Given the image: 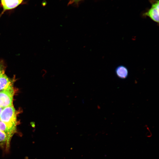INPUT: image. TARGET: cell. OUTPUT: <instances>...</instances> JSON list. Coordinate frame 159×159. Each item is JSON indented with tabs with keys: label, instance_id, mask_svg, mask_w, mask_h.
<instances>
[{
	"label": "cell",
	"instance_id": "cell-1",
	"mask_svg": "<svg viewBox=\"0 0 159 159\" xmlns=\"http://www.w3.org/2000/svg\"><path fill=\"white\" fill-rule=\"evenodd\" d=\"M0 120L9 128L16 131L18 122L16 110L13 105L4 108L0 116Z\"/></svg>",
	"mask_w": 159,
	"mask_h": 159
},
{
	"label": "cell",
	"instance_id": "cell-2",
	"mask_svg": "<svg viewBox=\"0 0 159 159\" xmlns=\"http://www.w3.org/2000/svg\"><path fill=\"white\" fill-rule=\"evenodd\" d=\"M14 88L0 92V106L3 108L13 105Z\"/></svg>",
	"mask_w": 159,
	"mask_h": 159
},
{
	"label": "cell",
	"instance_id": "cell-3",
	"mask_svg": "<svg viewBox=\"0 0 159 159\" xmlns=\"http://www.w3.org/2000/svg\"><path fill=\"white\" fill-rule=\"evenodd\" d=\"M159 1L157 0L152 3L151 8L143 16L149 17L154 21L159 23Z\"/></svg>",
	"mask_w": 159,
	"mask_h": 159
},
{
	"label": "cell",
	"instance_id": "cell-4",
	"mask_svg": "<svg viewBox=\"0 0 159 159\" xmlns=\"http://www.w3.org/2000/svg\"><path fill=\"white\" fill-rule=\"evenodd\" d=\"M23 1V0H1L3 10L0 16L6 11L14 9L18 6Z\"/></svg>",
	"mask_w": 159,
	"mask_h": 159
},
{
	"label": "cell",
	"instance_id": "cell-5",
	"mask_svg": "<svg viewBox=\"0 0 159 159\" xmlns=\"http://www.w3.org/2000/svg\"><path fill=\"white\" fill-rule=\"evenodd\" d=\"M13 81L5 73L0 76V92L13 88Z\"/></svg>",
	"mask_w": 159,
	"mask_h": 159
},
{
	"label": "cell",
	"instance_id": "cell-6",
	"mask_svg": "<svg viewBox=\"0 0 159 159\" xmlns=\"http://www.w3.org/2000/svg\"><path fill=\"white\" fill-rule=\"evenodd\" d=\"M10 139L4 132L0 131V148L8 150L9 148Z\"/></svg>",
	"mask_w": 159,
	"mask_h": 159
},
{
	"label": "cell",
	"instance_id": "cell-7",
	"mask_svg": "<svg viewBox=\"0 0 159 159\" xmlns=\"http://www.w3.org/2000/svg\"><path fill=\"white\" fill-rule=\"evenodd\" d=\"M115 73L117 76L121 79L126 78L128 75V70L127 68L123 65H120L116 67Z\"/></svg>",
	"mask_w": 159,
	"mask_h": 159
},
{
	"label": "cell",
	"instance_id": "cell-8",
	"mask_svg": "<svg viewBox=\"0 0 159 159\" xmlns=\"http://www.w3.org/2000/svg\"><path fill=\"white\" fill-rule=\"evenodd\" d=\"M0 131L6 134L11 139L16 131L12 130L0 120Z\"/></svg>",
	"mask_w": 159,
	"mask_h": 159
},
{
	"label": "cell",
	"instance_id": "cell-9",
	"mask_svg": "<svg viewBox=\"0 0 159 159\" xmlns=\"http://www.w3.org/2000/svg\"><path fill=\"white\" fill-rule=\"evenodd\" d=\"M6 66L3 60L0 59V76L5 73Z\"/></svg>",
	"mask_w": 159,
	"mask_h": 159
},
{
	"label": "cell",
	"instance_id": "cell-10",
	"mask_svg": "<svg viewBox=\"0 0 159 159\" xmlns=\"http://www.w3.org/2000/svg\"><path fill=\"white\" fill-rule=\"evenodd\" d=\"M83 0H69L68 4V5L74 4L76 5H78L79 2Z\"/></svg>",
	"mask_w": 159,
	"mask_h": 159
},
{
	"label": "cell",
	"instance_id": "cell-11",
	"mask_svg": "<svg viewBox=\"0 0 159 159\" xmlns=\"http://www.w3.org/2000/svg\"><path fill=\"white\" fill-rule=\"evenodd\" d=\"M3 108H4L3 107L0 106V115H1V112H2V110Z\"/></svg>",
	"mask_w": 159,
	"mask_h": 159
}]
</instances>
